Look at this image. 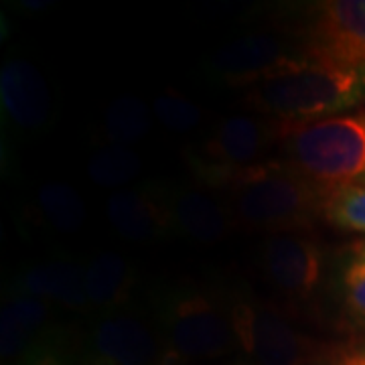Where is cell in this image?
I'll list each match as a JSON object with an SVG mask.
<instances>
[{
	"mask_svg": "<svg viewBox=\"0 0 365 365\" xmlns=\"http://www.w3.org/2000/svg\"><path fill=\"white\" fill-rule=\"evenodd\" d=\"M244 102L280 124L343 116L365 104V67L327 63L304 53L292 66L246 88Z\"/></svg>",
	"mask_w": 365,
	"mask_h": 365,
	"instance_id": "1",
	"label": "cell"
},
{
	"mask_svg": "<svg viewBox=\"0 0 365 365\" xmlns=\"http://www.w3.org/2000/svg\"><path fill=\"white\" fill-rule=\"evenodd\" d=\"M284 163L327 197L365 181V110L304 124H280Z\"/></svg>",
	"mask_w": 365,
	"mask_h": 365,
	"instance_id": "2",
	"label": "cell"
},
{
	"mask_svg": "<svg viewBox=\"0 0 365 365\" xmlns=\"http://www.w3.org/2000/svg\"><path fill=\"white\" fill-rule=\"evenodd\" d=\"M225 205L240 227L266 234H302L323 215V199L284 160H266L225 189Z\"/></svg>",
	"mask_w": 365,
	"mask_h": 365,
	"instance_id": "3",
	"label": "cell"
},
{
	"mask_svg": "<svg viewBox=\"0 0 365 365\" xmlns=\"http://www.w3.org/2000/svg\"><path fill=\"white\" fill-rule=\"evenodd\" d=\"M160 325L167 365L220 359L237 345L230 311H223L217 300L197 288L170 292Z\"/></svg>",
	"mask_w": 365,
	"mask_h": 365,
	"instance_id": "4",
	"label": "cell"
},
{
	"mask_svg": "<svg viewBox=\"0 0 365 365\" xmlns=\"http://www.w3.org/2000/svg\"><path fill=\"white\" fill-rule=\"evenodd\" d=\"M278 140V122L235 114L222 118L203 144L187 155L191 173L209 187L230 189L260 167L268 146Z\"/></svg>",
	"mask_w": 365,
	"mask_h": 365,
	"instance_id": "5",
	"label": "cell"
},
{
	"mask_svg": "<svg viewBox=\"0 0 365 365\" xmlns=\"http://www.w3.org/2000/svg\"><path fill=\"white\" fill-rule=\"evenodd\" d=\"M237 347L254 365H319L325 349L266 302L235 300L230 309Z\"/></svg>",
	"mask_w": 365,
	"mask_h": 365,
	"instance_id": "6",
	"label": "cell"
},
{
	"mask_svg": "<svg viewBox=\"0 0 365 365\" xmlns=\"http://www.w3.org/2000/svg\"><path fill=\"white\" fill-rule=\"evenodd\" d=\"M302 51L327 63L365 67V0L319 4Z\"/></svg>",
	"mask_w": 365,
	"mask_h": 365,
	"instance_id": "7",
	"label": "cell"
},
{
	"mask_svg": "<svg viewBox=\"0 0 365 365\" xmlns=\"http://www.w3.org/2000/svg\"><path fill=\"white\" fill-rule=\"evenodd\" d=\"M83 365H167V349L140 317L114 311L91 329Z\"/></svg>",
	"mask_w": 365,
	"mask_h": 365,
	"instance_id": "8",
	"label": "cell"
},
{
	"mask_svg": "<svg viewBox=\"0 0 365 365\" xmlns=\"http://www.w3.org/2000/svg\"><path fill=\"white\" fill-rule=\"evenodd\" d=\"M262 270L274 288L292 299H307L319 288L323 252L311 235L274 234L260 250Z\"/></svg>",
	"mask_w": 365,
	"mask_h": 365,
	"instance_id": "9",
	"label": "cell"
},
{
	"mask_svg": "<svg viewBox=\"0 0 365 365\" xmlns=\"http://www.w3.org/2000/svg\"><path fill=\"white\" fill-rule=\"evenodd\" d=\"M304 51L292 53L272 35H250L223 45L209 57V71L235 88H250L292 66Z\"/></svg>",
	"mask_w": 365,
	"mask_h": 365,
	"instance_id": "10",
	"label": "cell"
},
{
	"mask_svg": "<svg viewBox=\"0 0 365 365\" xmlns=\"http://www.w3.org/2000/svg\"><path fill=\"white\" fill-rule=\"evenodd\" d=\"M0 104L23 132L43 130L51 120V91L41 71L23 57H9L0 69Z\"/></svg>",
	"mask_w": 365,
	"mask_h": 365,
	"instance_id": "11",
	"label": "cell"
},
{
	"mask_svg": "<svg viewBox=\"0 0 365 365\" xmlns=\"http://www.w3.org/2000/svg\"><path fill=\"white\" fill-rule=\"evenodd\" d=\"M106 220L132 244H155L173 230L169 203L148 189L114 191L106 199Z\"/></svg>",
	"mask_w": 365,
	"mask_h": 365,
	"instance_id": "12",
	"label": "cell"
},
{
	"mask_svg": "<svg viewBox=\"0 0 365 365\" xmlns=\"http://www.w3.org/2000/svg\"><path fill=\"white\" fill-rule=\"evenodd\" d=\"M11 294L55 302L73 311L90 307L83 288L81 266L73 262L55 260L26 266L13 280Z\"/></svg>",
	"mask_w": 365,
	"mask_h": 365,
	"instance_id": "13",
	"label": "cell"
},
{
	"mask_svg": "<svg viewBox=\"0 0 365 365\" xmlns=\"http://www.w3.org/2000/svg\"><path fill=\"white\" fill-rule=\"evenodd\" d=\"M167 203L173 230L201 246L220 244L234 225L227 207L201 189H181Z\"/></svg>",
	"mask_w": 365,
	"mask_h": 365,
	"instance_id": "14",
	"label": "cell"
},
{
	"mask_svg": "<svg viewBox=\"0 0 365 365\" xmlns=\"http://www.w3.org/2000/svg\"><path fill=\"white\" fill-rule=\"evenodd\" d=\"M51 314L49 302L31 297L11 294L0 311V355L2 361L21 359L31 345L41 339L39 333Z\"/></svg>",
	"mask_w": 365,
	"mask_h": 365,
	"instance_id": "15",
	"label": "cell"
},
{
	"mask_svg": "<svg viewBox=\"0 0 365 365\" xmlns=\"http://www.w3.org/2000/svg\"><path fill=\"white\" fill-rule=\"evenodd\" d=\"M83 288L90 304L106 311H118L134 287L130 262L116 252H100L81 266Z\"/></svg>",
	"mask_w": 365,
	"mask_h": 365,
	"instance_id": "16",
	"label": "cell"
},
{
	"mask_svg": "<svg viewBox=\"0 0 365 365\" xmlns=\"http://www.w3.org/2000/svg\"><path fill=\"white\" fill-rule=\"evenodd\" d=\"M37 207L43 220L59 234H78L88 220V209L78 189L61 181L45 182L39 187Z\"/></svg>",
	"mask_w": 365,
	"mask_h": 365,
	"instance_id": "17",
	"label": "cell"
},
{
	"mask_svg": "<svg viewBox=\"0 0 365 365\" xmlns=\"http://www.w3.org/2000/svg\"><path fill=\"white\" fill-rule=\"evenodd\" d=\"M153 128L150 110L138 96L122 93L112 100L104 114L106 138L118 146H128L144 140Z\"/></svg>",
	"mask_w": 365,
	"mask_h": 365,
	"instance_id": "18",
	"label": "cell"
},
{
	"mask_svg": "<svg viewBox=\"0 0 365 365\" xmlns=\"http://www.w3.org/2000/svg\"><path fill=\"white\" fill-rule=\"evenodd\" d=\"M143 170L144 160L140 155L128 146H118V144H110L93 153L86 167V173L93 185L104 189H116V191L136 181Z\"/></svg>",
	"mask_w": 365,
	"mask_h": 365,
	"instance_id": "19",
	"label": "cell"
},
{
	"mask_svg": "<svg viewBox=\"0 0 365 365\" xmlns=\"http://www.w3.org/2000/svg\"><path fill=\"white\" fill-rule=\"evenodd\" d=\"M323 217L331 225L365 234V185H349L323 199Z\"/></svg>",
	"mask_w": 365,
	"mask_h": 365,
	"instance_id": "20",
	"label": "cell"
},
{
	"mask_svg": "<svg viewBox=\"0 0 365 365\" xmlns=\"http://www.w3.org/2000/svg\"><path fill=\"white\" fill-rule=\"evenodd\" d=\"M155 116L163 128L185 134L203 124L205 110L179 91L165 90L160 91L155 100Z\"/></svg>",
	"mask_w": 365,
	"mask_h": 365,
	"instance_id": "21",
	"label": "cell"
},
{
	"mask_svg": "<svg viewBox=\"0 0 365 365\" xmlns=\"http://www.w3.org/2000/svg\"><path fill=\"white\" fill-rule=\"evenodd\" d=\"M345 302L355 317L365 319V246H357L343 274Z\"/></svg>",
	"mask_w": 365,
	"mask_h": 365,
	"instance_id": "22",
	"label": "cell"
},
{
	"mask_svg": "<svg viewBox=\"0 0 365 365\" xmlns=\"http://www.w3.org/2000/svg\"><path fill=\"white\" fill-rule=\"evenodd\" d=\"M19 365H69L66 349L53 337L37 339L21 357Z\"/></svg>",
	"mask_w": 365,
	"mask_h": 365,
	"instance_id": "23",
	"label": "cell"
},
{
	"mask_svg": "<svg viewBox=\"0 0 365 365\" xmlns=\"http://www.w3.org/2000/svg\"><path fill=\"white\" fill-rule=\"evenodd\" d=\"M325 365H365V349L339 353Z\"/></svg>",
	"mask_w": 365,
	"mask_h": 365,
	"instance_id": "24",
	"label": "cell"
},
{
	"mask_svg": "<svg viewBox=\"0 0 365 365\" xmlns=\"http://www.w3.org/2000/svg\"><path fill=\"white\" fill-rule=\"evenodd\" d=\"M237 365H254V364H250V361H244V364H237Z\"/></svg>",
	"mask_w": 365,
	"mask_h": 365,
	"instance_id": "25",
	"label": "cell"
}]
</instances>
